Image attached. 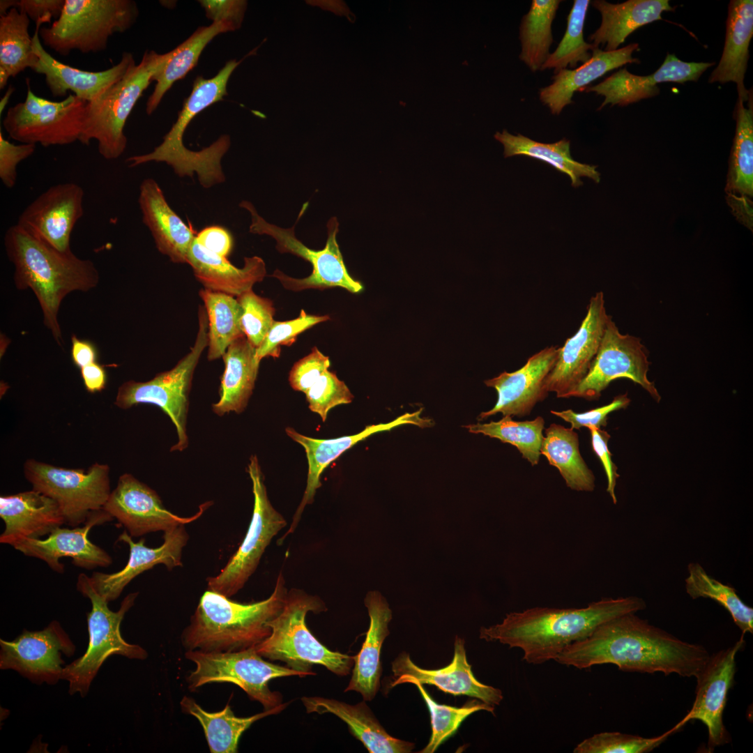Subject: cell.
I'll list each match as a JSON object with an SVG mask.
<instances>
[{"mask_svg":"<svg viewBox=\"0 0 753 753\" xmlns=\"http://www.w3.org/2000/svg\"><path fill=\"white\" fill-rule=\"evenodd\" d=\"M330 361L328 356L321 353L317 347L292 367L289 381L292 388L305 393L312 385L328 370Z\"/></svg>","mask_w":753,"mask_h":753,"instance_id":"11a10c76","label":"cell"},{"mask_svg":"<svg viewBox=\"0 0 753 753\" xmlns=\"http://www.w3.org/2000/svg\"><path fill=\"white\" fill-rule=\"evenodd\" d=\"M81 376L86 390L89 393L102 390L107 383V373L104 367L96 362L80 369Z\"/></svg>","mask_w":753,"mask_h":753,"instance_id":"e7e4bbea","label":"cell"},{"mask_svg":"<svg viewBox=\"0 0 753 753\" xmlns=\"http://www.w3.org/2000/svg\"><path fill=\"white\" fill-rule=\"evenodd\" d=\"M195 277L204 289L239 296L261 282L266 275L264 260L258 257L244 258V266L238 268L227 258L214 254L201 246L196 238L187 257Z\"/></svg>","mask_w":753,"mask_h":753,"instance_id":"836d02e7","label":"cell"},{"mask_svg":"<svg viewBox=\"0 0 753 753\" xmlns=\"http://www.w3.org/2000/svg\"><path fill=\"white\" fill-rule=\"evenodd\" d=\"M242 308L241 326L248 342L258 348L264 340L273 322V302L256 294L252 289L236 298Z\"/></svg>","mask_w":753,"mask_h":753,"instance_id":"816d5d0a","label":"cell"},{"mask_svg":"<svg viewBox=\"0 0 753 753\" xmlns=\"http://www.w3.org/2000/svg\"><path fill=\"white\" fill-rule=\"evenodd\" d=\"M558 348L551 346L531 356L526 364L513 372H503L498 376L485 381L498 395L494 407L480 413L478 420L498 413L503 416H525L535 405L548 394L545 381L558 358Z\"/></svg>","mask_w":753,"mask_h":753,"instance_id":"cb8c5ba5","label":"cell"},{"mask_svg":"<svg viewBox=\"0 0 753 753\" xmlns=\"http://www.w3.org/2000/svg\"><path fill=\"white\" fill-rule=\"evenodd\" d=\"M188 538L184 525H180L165 531L162 544L152 548L146 546L144 538L134 542L127 531H123L118 540L129 545L128 563L114 573L94 572L90 577L94 589L109 602L116 600L135 577L157 565L163 564L169 570L181 567L182 552Z\"/></svg>","mask_w":753,"mask_h":753,"instance_id":"484cf974","label":"cell"},{"mask_svg":"<svg viewBox=\"0 0 753 753\" xmlns=\"http://www.w3.org/2000/svg\"><path fill=\"white\" fill-rule=\"evenodd\" d=\"M112 519L102 509L93 512L82 527L59 526L45 539H23L13 547L26 556L45 561L52 570L59 573L64 572V565L59 561L62 557H70L75 565L87 570L108 567L112 563V557L89 540V533L93 526Z\"/></svg>","mask_w":753,"mask_h":753,"instance_id":"603a6c76","label":"cell"},{"mask_svg":"<svg viewBox=\"0 0 753 753\" xmlns=\"http://www.w3.org/2000/svg\"><path fill=\"white\" fill-rule=\"evenodd\" d=\"M464 427L471 433L482 434L512 444L533 466L539 462L545 427V420L541 416L532 420L517 421L505 416L496 422L469 424Z\"/></svg>","mask_w":753,"mask_h":753,"instance_id":"7dc6e473","label":"cell"},{"mask_svg":"<svg viewBox=\"0 0 753 753\" xmlns=\"http://www.w3.org/2000/svg\"><path fill=\"white\" fill-rule=\"evenodd\" d=\"M199 329L193 347L170 370L156 374L146 382L128 381L120 386L114 404L123 409L139 404L158 406L174 425L178 441L171 452H181L188 446L186 424L189 393L194 372L204 349L208 347V317L204 307L198 312Z\"/></svg>","mask_w":753,"mask_h":753,"instance_id":"8fae6325","label":"cell"},{"mask_svg":"<svg viewBox=\"0 0 753 753\" xmlns=\"http://www.w3.org/2000/svg\"><path fill=\"white\" fill-rule=\"evenodd\" d=\"M589 0H575L567 19L564 36L553 53H550L540 70L554 69V73L567 66L576 68L578 63L587 62L595 48L584 38V22Z\"/></svg>","mask_w":753,"mask_h":753,"instance_id":"c3c4849f","label":"cell"},{"mask_svg":"<svg viewBox=\"0 0 753 753\" xmlns=\"http://www.w3.org/2000/svg\"><path fill=\"white\" fill-rule=\"evenodd\" d=\"M648 366L647 351L640 339L621 334L611 317L587 374L569 397L598 399L612 381L626 378L640 385L658 402L661 397L647 377Z\"/></svg>","mask_w":753,"mask_h":753,"instance_id":"2e32d148","label":"cell"},{"mask_svg":"<svg viewBox=\"0 0 753 753\" xmlns=\"http://www.w3.org/2000/svg\"><path fill=\"white\" fill-rule=\"evenodd\" d=\"M225 370L220 379V400L212 405L221 416L231 411L242 413L254 388L260 361L256 348L245 336L233 342L222 356Z\"/></svg>","mask_w":753,"mask_h":753,"instance_id":"8d00e7d4","label":"cell"},{"mask_svg":"<svg viewBox=\"0 0 753 753\" xmlns=\"http://www.w3.org/2000/svg\"><path fill=\"white\" fill-rule=\"evenodd\" d=\"M393 680L390 687L403 683H418L434 685L440 690L455 695H465L488 705H499L503 699L499 688L483 684L474 676L469 664L464 640L456 636L452 662L438 669H425L416 665L406 652L400 653L393 661Z\"/></svg>","mask_w":753,"mask_h":753,"instance_id":"7402d4cb","label":"cell"},{"mask_svg":"<svg viewBox=\"0 0 753 753\" xmlns=\"http://www.w3.org/2000/svg\"><path fill=\"white\" fill-rule=\"evenodd\" d=\"M364 603L370 616V626L359 653L354 655L351 677L344 692H357L366 701H372L380 687L381 651L390 634L388 624L392 611L386 598L376 591L368 592Z\"/></svg>","mask_w":753,"mask_h":753,"instance_id":"4dcf8cb0","label":"cell"},{"mask_svg":"<svg viewBox=\"0 0 753 753\" xmlns=\"http://www.w3.org/2000/svg\"><path fill=\"white\" fill-rule=\"evenodd\" d=\"M138 202L142 222L150 230L158 251L174 263L187 264L197 235L169 206L154 179L142 181Z\"/></svg>","mask_w":753,"mask_h":753,"instance_id":"f546056e","label":"cell"},{"mask_svg":"<svg viewBox=\"0 0 753 753\" xmlns=\"http://www.w3.org/2000/svg\"><path fill=\"white\" fill-rule=\"evenodd\" d=\"M561 1L533 0L519 26V59L532 72L541 69L550 54L553 42L552 24Z\"/></svg>","mask_w":753,"mask_h":753,"instance_id":"f6af8a7d","label":"cell"},{"mask_svg":"<svg viewBox=\"0 0 753 753\" xmlns=\"http://www.w3.org/2000/svg\"><path fill=\"white\" fill-rule=\"evenodd\" d=\"M199 3L212 23H225L231 31L241 27L247 8L246 1L200 0Z\"/></svg>","mask_w":753,"mask_h":753,"instance_id":"91938a15","label":"cell"},{"mask_svg":"<svg viewBox=\"0 0 753 753\" xmlns=\"http://www.w3.org/2000/svg\"><path fill=\"white\" fill-rule=\"evenodd\" d=\"M28 86L25 100L9 107L3 119L10 137L45 147L79 142L87 102L74 94L52 101L36 96Z\"/></svg>","mask_w":753,"mask_h":753,"instance_id":"5bb4252c","label":"cell"},{"mask_svg":"<svg viewBox=\"0 0 753 753\" xmlns=\"http://www.w3.org/2000/svg\"><path fill=\"white\" fill-rule=\"evenodd\" d=\"M743 636L731 646L710 655L696 677L697 684L692 707L674 726L678 731L691 720L701 721L708 729L709 752L730 740L723 722V713L729 691L733 685L736 655L745 644Z\"/></svg>","mask_w":753,"mask_h":753,"instance_id":"ac0fdd59","label":"cell"},{"mask_svg":"<svg viewBox=\"0 0 753 753\" xmlns=\"http://www.w3.org/2000/svg\"><path fill=\"white\" fill-rule=\"evenodd\" d=\"M713 65L714 63L685 62L674 54H667L662 66L651 75H636L626 68H622L602 82L584 87L579 91L594 92L604 96V100L598 109L607 104L626 106L657 96L660 91L658 84L697 82L703 73Z\"/></svg>","mask_w":753,"mask_h":753,"instance_id":"4316f807","label":"cell"},{"mask_svg":"<svg viewBox=\"0 0 753 753\" xmlns=\"http://www.w3.org/2000/svg\"><path fill=\"white\" fill-rule=\"evenodd\" d=\"M241 61H228L210 79L197 77L190 96L185 100L176 122L164 136L162 142L150 153L127 158L128 166L134 167L150 162H165L180 177H192L196 173L199 182L205 188L223 183L225 176L221 160L230 146L229 137L222 135L209 146L197 151L188 149L183 144V137L196 115L220 101L227 94L229 77Z\"/></svg>","mask_w":753,"mask_h":753,"instance_id":"5b68a950","label":"cell"},{"mask_svg":"<svg viewBox=\"0 0 753 753\" xmlns=\"http://www.w3.org/2000/svg\"><path fill=\"white\" fill-rule=\"evenodd\" d=\"M494 138L503 144L505 158L526 155L545 162L568 175L574 188L583 185L581 177L589 178L595 183L600 181L597 166L581 163L572 158L570 142L566 138L547 144L534 141L521 134L513 135L506 130L496 132Z\"/></svg>","mask_w":753,"mask_h":753,"instance_id":"f35d334b","label":"cell"},{"mask_svg":"<svg viewBox=\"0 0 753 753\" xmlns=\"http://www.w3.org/2000/svg\"><path fill=\"white\" fill-rule=\"evenodd\" d=\"M64 4L65 0H1L0 15L16 8L36 23H50L52 18H59Z\"/></svg>","mask_w":753,"mask_h":753,"instance_id":"680465c9","label":"cell"},{"mask_svg":"<svg viewBox=\"0 0 753 753\" xmlns=\"http://www.w3.org/2000/svg\"><path fill=\"white\" fill-rule=\"evenodd\" d=\"M301 701L307 713H330L342 720L370 753H409L415 747L413 743L386 732L365 700L352 705L334 699L303 697Z\"/></svg>","mask_w":753,"mask_h":753,"instance_id":"1f68e13d","label":"cell"},{"mask_svg":"<svg viewBox=\"0 0 753 753\" xmlns=\"http://www.w3.org/2000/svg\"><path fill=\"white\" fill-rule=\"evenodd\" d=\"M171 55L172 51L165 54L146 51L138 64H132L121 79L87 102L79 142L89 145L94 140L102 158H119L127 146L124 127L129 115Z\"/></svg>","mask_w":753,"mask_h":753,"instance_id":"52a82bcc","label":"cell"},{"mask_svg":"<svg viewBox=\"0 0 753 753\" xmlns=\"http://www.w3.org/2000/svg\"><path fill=\"white\" fill-rule=\"evenodd\" d=\"M610 317L606 312L604 294L599 291L591 298L577 332L558 348L557 360L545 381L547 393L554 392L557 397H569L587 374Z\"/></svg>","mask_w":753,"mask_h":753,"instance_id":"44dd1931","label":"cell"},{"mask_svg":"<svg viewBox=\"0 0 753 753\" xmlns=\"http://www.w3.org/2000/svg\"><path fill=\"white\" fill-rule=\"evenodd\" d=\"M646 607L637 596L602 598L583 608L534 607L507 614L501 623L481 627L479 637L519 648L523 660L540 664L555 660L569 645L584 639L601 624Z\"/></svg>","mask_w":753,"mask_h":753,"instance_id":"7a4b0ae2","label":"cell"},{"mask_svg":"<svg viewBox=\"0 0 753 753\" xmlns=\"http://www.w3.org/2000/svg\"><path fill=\"white\" fill-rule=\"evenodd\" d=\"M687 571L685 590L692 599L715 600L729 612L742 634L753 632V609L741 600L734 588L710 576L698 563H690Z\"/></svg>","mask_w":753,"mask_h":753,"instance_id":"bcb514c9","label":"cell"},{"mask_svg":"<svg viewBox=\"0 0 753 753\" xmlns=\"http://www.w3.org/2000/svg\"><path fill=\"white\" fill-rule=\"evenodd\" d=\"M307 206V202L303 205L296 223ZM239 206L246 209L251 215L250 233L272 237L276 242L275 248L278 252L292 254L311 264L312 273L305 278L289 277L278 269L273 272L272 276L277 278L286 289L298 291L339 287L351 293H358L363 290V284L349 275L344 264L336 238L340 225L336 217L330 218L327 222L328 236L324 248L315 250L307 248L296 238L294 231L296 225L291 228L285 229L268 222L258 214L254 205L249 201L243 200Z\"/></svg>","mask_w":753,"mask_h":753,"instance_id":"30bf717a","label":"cell"},{"mask_svg":"<svg viewBox=\"0 0 753 753\" xmlns=\"http://www.w3.org/2000/svg\"><path fill=\"white\" fill-rule=\"evenodd\" d=\"M282 572L271 595L241 603L207 589L200 598L181 641L186 651L234 652L255 647L271 632L268 621L282 610L287 594Z\"/></svg>","mask_w":753,"mask_h":753,"instance_id":"277c9868","label":"cell"},{"mask_svg":"<svg viewBox=\"0 0 753 753\" xmlns=\"http://www.w3.org/2000/svg\"><path fill=\"white\" fill-rule=\"evenodd\" d=\"M639 44L632 43L614 51L595 47L591 59L575 69H563L555 73L553 82L540 90V100L554 115H558L563 108L572 103L575 91L586 87L591 82L610 70L628 63H639L632 57Z\"/></svg>","mask_w":753,"mask_h":753,"instance_id":"d6a6232c","label":"cell"},{"mask_svg":"<svg viewBox=\"0 0 753 753\" xmlns=\"http://www.w3.org/2000/svg\"><path fill=\"white\" fill-rule=\"evenodd\" d=\"M77 589L91 603L86 614L89 641L85 653L64 667L62 680L68 682V692L85 697L92 681L106 659L112 655H122L130 659L144 660L148 657L145 649L131 644L121 636L120 627L126 612L133 606L138 593L128 594L116 611H112L107 602L94 589L90 577L79 575Z\"/></svg>","mask_w":753,"mask_h":753,"instance_id":"9c48e42d","label":"cell"},{"mask_svg":"<svg viewBox=\"0 0 753 753\" xmlns=\"http://www.w3.org/2000/svg\"><path fill=\"white\" fill-rule=\"evenodd\" d=\"M36 24L33 50L38 60L32 70L45 76V83L54 97H63L70 91L77 98L91 102L121 79L135 63L132 53L123 52L118 63L104 70L93 72L72 67L56 60L45 50L39 37L43 23Z\"/></svg>","mask_w":753,"mask_h":753,"instance_id":"83f0119b","label":"cell"},{"mask_svg":"<svg viewBox=\"0 0 753 753\" xmlns=\"http://www.w3.org/2000/svg\"><path fill=\"white\" fill-rule=\"evenodd\" d=\"M326 610L317 596L292 588L287 592L280 612L267 625L271 634L255 646L264 658L278 660L305 676L315 674L314 665H321L332 673L344 676L350 674L354 655L333 651L321 644L309 630L305 621L310 611Z\"/></svg>","mask_w":753,"mask_h":753,"instance_id":"8992f818","label":"cell"},{"mask_svg":"<svg viewBox=\"0 0 753 753\" xmlns=\"http://www.w3.org/2000/svg\"><path fill=\"white\" fill-rule=\"evenodd\" d=\"M14 91H15V88L13 86H10L8 87L7 91L4 94L3 97L1 98V100L0 101V114H1V115L2 114V112L4 110L5 107H6V105H7V104L8 102V100H9V99L10 98V96L13 93Z\"/></svg>","mask_w":753,"mask_h":753,"instance_id":"03108f58","label":"cell"},{"mask_svg":"<svg viewBox=\"0 0 753 753\" xmlns=\"http://www.w3.org/2000/svg\"><path fill=\"white\" fill-rule=\"evenodd\" d=\"M231 31L225 23L198 27L185 41L172 50L165 65L153 77L155 88L149 97L146 112L151 115L174 82L183 78L197 64L206 46L220 33Z\"/></svg>","mask_w":753,"mask_h":753,"instance_id":"b9f144b4","label":"cell"},{"mask_svg":"<svg viewBox=\"0 0 753 753\" xmlns=\"http://www.w3.org/2000/svg\"><path fill=\"white\" fill-rule=\"evenodd\" d=\"M420 692L431 717L432 734L427 745L419 752L433 753L457 731L461 724L471 714L485 710L494 714V706L478 699L467 701L461 707L439 704L425 690L423 685L414 683Z\"/></svg>","mask_w":753,"mask_h":753,"instance_id":"681fc988","label":"cell"},{"mask_svg":"<svg viewBox=\"0 0 753 753\" xmlns=\"http://www.w3.org/2000/svg\"><path fill=\"white\" fill-rule=\"evenodd\" d=\"M329 319L328 315L309 314L301 310L299 316L296 319L284 321H275L263 342L256 349L257 359L261 361L268 356L278 358L282 345L291 346L299 334Z\"/></svg>","mask_w":753,"mask_h":753,"instance_id":"f5cc1de1","label":"cell"},{"mask_svg":"<svg viewBox=\"0 0 753 753\" xmlns=\"http://www.w3.org/2000/svg\"><path fill=\"white\" fill-rule=\"evenodd\" d=\"M84 197L83 188L73 182L51 186L24 208L16 225L58 250H70L72 231L84 214Z\"/></svg>","mask_w":753,"mask_h":753,"instance_id":"ffe728a7","label":"cell"},{"mask_svg":"<svg viewBox=\"0 0 753 753\" xmlns=\"http://www.w3.org/2000/svg\"><path fill=\"white\" fill-rule=\"evenodd\" d=\"M248 471L254 494L252 516L248 531L238 549L220 573L207 579L208 589L229 598L244 586L257 570L272 539L287 525L284 517L273 508L268 499L256 455L250 457Z\"/></svg>","mask_w":753,"mask_h":753,"instance_id":"9a60e30c","label":"cell"},{"mask_svg":"<svg viewBox=\"0 0 753 753\" xmlns=\"http://www.w3.org/2000/svg\"><path fill=\"white\" fill-rule=\"evenodd\" d=\"M139 9L132 0H65L58 19L41 26L43 44L61 56L77 50L96 53L107 47L109 38L129 29Z\"/></svg>","mask_w":753,"mask_h":753,"instance_id":"ba28073f","label":"cell"},{"mask_svg":"<svg viewBox=\"0 0 753 753\" xmlns=\"http://www.w3.org/2000/svg\"><path fill=\"white\" fill-rule=\"evenodd\" d=\"M8 259L14 266L18 289L30 288L43 314V322L59 345L62 337L58 313L64 297L73 291H87L99 282L93 262L77 257L72 250L62 252L27 234L16 224L4 235Z\"/></svg>","mask_w":753,"mask_h":753,"instance_id":"3957f363","label":"cell"},{"mask_svg":"<svg viewBox=\"0 0 753 753\" xmlns=\"http://www.w3.org/2000/svg\"><path fill=\"white\" fill-rule=\"evenodd\" d=\"M422 411L421 408L413 413H405L390 422L367 425L363 431L356 434L330 439H314L303 435L291 427L286 428L287 434L305 449L308 463V473L303 499L284 537L294 531L305 507L313 502L316 492L321 485L320 476L333 461L347 450L373 434L389 431L403 425H413L421 428L432 426L434 423L431 419L421 416Z\"/></svg>","mask_w":753,"mask_h":753,"instance_id":"d4e9b609","label":"cell"},{"mask_svg":"<svg viewBox=\"0 0 753 753\" xmlns=\"http://www.w3.org/2000/svg\"><path fill=\"white\" fill-rule=\"evenodd\" d=\"M30 19L16 8L0 15V89L26 68L33 70L38 57L29 33Z\"/></svg>","mask_w":753,"mask_h":753,"instance_id":"7bdbcfd3","label":"cell"},{"mask_svg":"<svg viewBox=\"0 0 753 753\" xmlns=\"http://www.w3.org/2000/svg\"><path fill=\"white\" fill-rule=\"evenodd\" d=\"M593 6L601 14L600 27L589 36L594 47L605 45L604 51H614L637 29L662 20L664 11H674L669 0H628L611 3L595 0Z\"/></svg>","mask_w":753,"mask_h":753,"instance_id":"d590c367","label":"cell"},{"mask_svg":"<svg viewBox=\"0 0 753 753\" xmlns=\"http://www.w3.org/2000/svg\"><path fill=\"white\" fill-rule=\"evenodd\" d=\"M540 455L558 470L568 487L578 492L594 490V474L583 459L578 434L571 428L551 424L545 429Z\"/></svg>","mask_w":753,"mask_h":753,"instance_id":"60d3db41","label":"cell"},{"mask_svg":"<svg viewBox=\"0 0 753 753\" xmlns=\"http://www.w3.org/2000/svg\"><path fill=\"white\" fill-rule=\"evenodd\" d=\"M199 296L208 317V360L222 357L229 346L245 336L241 326L242 308L229 294L203 289Z\"/></svg>","mask_w":753,"mask_h":753,"instance_id":"ee69618b","label":"cell"},{"mask_svg":"<svg viewBox=\"0 0 753 753\" xmlns=\"http://www.w3.org/2000/svg\"><path fill=\"white\" fill-rule=\"evenodd\" d=\"M287 704L282 703L262 713L241 717L234 715L229 703L221 710L210 713L191 697L184 696L180 702L182 711L195 717L201 724L211 753L238 752V742L245 731L256 721L280 713Z\"/></svg>","mask_w":753,"mask_h":753,"instance_id":"ab89813d","label":"cell"},{"mask_svg":"<svg viewBox=\"0 0 753 753\" xmlns=\"http://www.w3.org/2000/svg\"><path fill=\"white\" fill-rule=\"evenodd\" d=\"M71 358L74 364L79 368L97 362L98 349L95 344L87 340H80L76 335L71 337Z\"/></svg>","mask_w":753,"mask_h":753,"instance_id":"be15d7a7","label":"cell"},{"mask_svg":"<svg viewBox=\"0 0 753 753\" xmlns=\"http://www.w3.org/2000/svg\"><path fill=\"white\" fill-rule=\"evenodd\" d=\"M677 729L674 727L662 734L645 738L620 732H602L594 734L580 743L575 753H644L648 752L664 743Z\"/></svg>","mask_w":753,"mask_h":753,"instance_id":"f907efd6","label":"cell"},{"mask_svg":"<svg viewBox=\"0 0 753 753\" xmlns=\"http://www.w3.org/2000/svg\"><path fill=\"white\" fill-rule=\"evenodd\" d=\"M305 394L309 409L319 414L323 421L331 409L349 404L353 399L346 383L329 370L321 374Z\"/></svg>","mask_w":753,"mask_h":753,"instance_id":"db71d44e","label":"cell"},{"mask_svg":"<svg viewBox=\"0 0 753 753\" xmlns=\"http://www.w3.org/2000/svg\"><path fill=\"white\" fill-rule=\"evenodd\" d=\"M630 402V400L627 394H625L615 397L607 405L586 412L577 413L572 409H568L562 411H551V413L570 423L572 429H579L582 427L601 428L607 425V416L611 412L626 408Z\"/></svg>","mask_w":753,"mask_h":753,"instance_id":"9f6ffc18","label":"cell"},{"mask_svg":"<svg viewBox=\"0 0 753 753\" xmlns=\"http://www.w3.org/2000/svg\"><path fill=\"white\" fill-rule=\"evenodd\" d=\"M185 656L195 664L188 676V688H197L212 683H230L239 686L251 700L259 702L264 710L282 704V696L271 691L268 682L291 676L305 677L287 667L266 661L255 647L234 652L186 651Z\"/></svg>","mask_w":753,"mask_h":753,"instance_id":"7c38bea8","label":"cell"},{"mask_svg":"<svg viewBox=\"0 0 753 753\" xmlns=\"http://www.w3.org/2000/svg\"><path fill=\"white\" fill-rule=\"evenodd\" d=\"M747 107L738 99L734 117L736 128L729 160L726 191L752 216L747 204L753 195V102L750 91ZM751 210V209H750ZM752 211V210H751Z\"/></svg>","mask_w":753,"mask_h":753,"instance_id":"74e56055","label":"cell"},{"mask_svg":"<svg viewBox=\"0 0 753 753\" xmlns=\"http://www.w3.org/2000/svg\"><path fill=\"white\" fill-rule=\"evenodd\" d=\"M212 503L207 501L201 504L197 512L191 517H180L165 508L155 490L132 475L124 473L119 477L102 509L123 525L131 537H139L192 522Z\"/></svg>","mask_w":753,"mask_h":753,"instance_id":"d6986e66","label":"cell"},{"mask_svg":"<svg viewBox=\"0 0 753 753\" xmlns=\"http://www.w3.org/2000/svg\"><path fill=\"white\" fill-rule=\"evenodd\" d=\"M0 669H12L36 684L54 685L62 680V655L72 656L76 647L59 622L42 630H24L12 641L0 639Z\"/></svg>","mask_w":753,"mask_h":753,"instance_id":"e0dca14e","label":"cell"},{"mask_svg":"<svg viewBox=\"0 0 753 753\" xmlns=\"http://www.w3.org/2000/svg\"><path fill=\"white\" fill-rule=\"evenodd\" d=\"M36 150V144L10 142L0 131V179L7 188L15 186L17 181V165L30 157Z\"/></svg>","mask_w":753,"mask_h":753,"instance_id":"6f0895ef","label":"cell"},{"mask_svg":"<svg viewBox=\"0 0 753 753\" xmlns=\"http://www.w3.org/2000/svg\"><path fill=\"white\" fill-rule=\"evenodd\" d=\"M196 241L208 251L225 258H227L233 249L231 233L218 225L204 228L197 234Z\"/></svg>","mask_w":753,"mask_h":753,"instance_id":"6125c7cd","label":"cell"},{"mask_svg":"<svg viewBox=\"0 0 753 753\" xmlns=\"http://www.w3.org/2000/svg\"><path fill=\"white\" fill-rule=\"evenodd\" d=\"M0 517L5 524L0 542L11 546L23 539L48 535L65 524L56 502L33 489L1 496Z\"/></svg>","mask_w":753,"mask_h":753,"instance_id":"f1b7e54d","label":"cell"},{"mask_svg":"<svg viewBox=\"0 0 753 753\" xmlns=\"http://www.w3.org/2000/svg\"><path fill=\"white\" fill-rule=\"evenodd\" d=\"M588 429L591 436L592 448L601 461L607 476V492L609 494L613 503L616 504L617 499L615 494V487L619 475L617 473V467L611 459V454L607 446L611 436L607 432L601 429V428L590 427Z\"/></svg>","mask_w":753,"mask_h":753,"instance_id":"94428289","label":"cell"},{"mask_svg":"<svg viewBox=\"0 0 753 753\" xmlns=\"http://www.w3.org/2000/svg\"><path fill=\"white\" fill-rule=\"evenodd\" d=\"M726 38L722 55L708 79L710 83L735 82L739 100L747 102L750 91L744 84L753 36L752 0H731L728 7Z\"/></svg>","mask_w":753,"mask_h":753,"instance_id":"e575fe53","label":"cell"},{"mask_svg":"<svg viewBox=\"0 0 753 753\" xmlns=\"http://www.w3.org/2000/svg\"><path fill=\"white\" fill-rule=\"evenodd\" d=\"M26 479L33 489L54 500L65 524L76 527L84 524L106 503L110 491L109 467L95 463L86 471L66 469L30 459L24 466Z\"/></svg>","mask_w":753,"mask_h":753,"instance_id":"4fadbf2b","label":"cell"},{"mask_svg":"<svg viewBox=\"0 0 753 753\" xmlns=\"http://www.w3.org/2000/svg\"><path fill=\"white\" fill-rule=\"evenodd\" d=\"M709 657L702 645L683 641L630 613L601 624L554 661L579 669L613 664L623 671L696 678Z\"/></svg>","mask_w":753,"mask_h":753,"instance_id":"6da1fadb","label":"cell"}]
</instances>
